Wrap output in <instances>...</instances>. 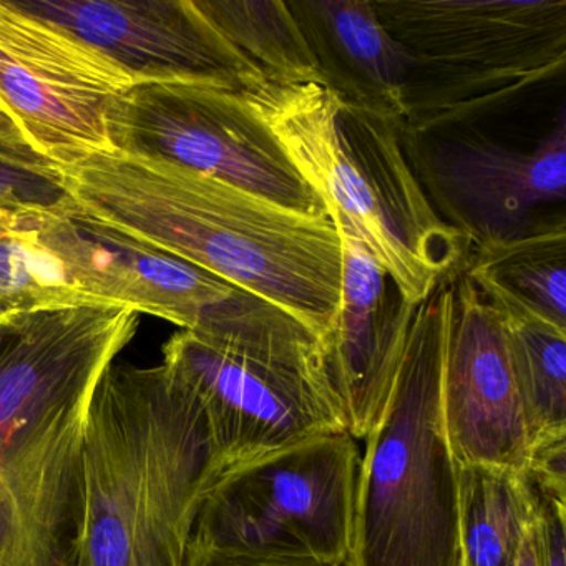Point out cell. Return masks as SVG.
Returning <instances> with one entry per match:
<instances>
[{
    "mask_svg": "<svg viewBox=\"0 0 566 566\" xmlns=\"http://www.w3.org/2000/svg\"><path fill=\"white\" fill-rule=\"evenodd\" d=\"M57 170L78 220L208 271L321 340L333 329L343 247L326 211L287 210L207 175L115 150Z\"/></svg>",
    "mask_w": 566,
    "mask_h": 566,
    "instance_id": "cell-1",
    "label": "cell"
},
{
    "mask_svg": "<svg viewBox=\"0 0 566 566\" xmlns=\"http://www.w3.org/2000/svg\"><path fill=\"white\" fill-rule=\"evenodd\" d=\"M218 476L193 394L165 364H112L82 430L75 566H185Z\"/></svg>",
    "mask_w": 566,
    "mask_h": 566,
    "instance_id": "cell-2",
    "label": "cell"
},
{
    "mask_svg": "<svg viewBox=\"0 0 566 566\" xmlns=\"http://www.w3.org/2000/svg\"><path fill=\"white\" fill-rule=\"evenodd\" d=\"M241 94L319 198L337 233L353 234L370 251L402 303H420L463 270L472 243L427 197L402 122L346 104L316 82H261Z\"/></svg>",
    "mask_w": 566,
    "mask_h": 566,
    "instance_id": "cell-3",
    "label": "cell"
},
{
    "mask_svg": "<svg viewBox=\"0 0 566 566\" xmlns=\"http://www.w3.org/2000/svg\"><path fill=\"white\" fill-rule=\"evenodd\" d=\"M452 276L412 306L386 407L360 457L349 566H459V480L442 413Z\"/></svg>",
    "mask_w": 566,
    "mask_h": 566,
    "instance_id": "cell-4",
    "label": "cell"
},
{
    "mask_svg": "<svg viewBox=\"0 0 566 566\" xmlns=\"http://www.w3.org/2000/svg\"><path fill=\"white\" fill-rule=\"evenodd\" d=\"M410 57L412 137L473 122L563 72L566 0H373Z\"/></svg>",
    "mask_w": 566,
    "mask_h": 566,
    "instance_id": "cell-5",
    "label": "cell"
},
{
    "mask_svg": "<svg viewBox=\"0 0 566 566\" xmlns=\"http://www.w3.org/2000/svg\"><path fill=\"white\" fill-rule=\"evenodd\" d=\"M360 453L347 432L310 437L227 470L191 539L237 555L349 562Z\"/></svg>",
    "mask_w": 566,
    "mask_h": 566,
    "instance_id": "cell-6",
    "label": "cell"
},
{
    "mask_svg": "<svg viewBox=\"0 0 566 566\" xmlns=\"http://www.w3.org/2000/svg\"><path fill=\"white\" fill-rule=\"evenodd\" d=\"M107 135L120 154L207 175L287 210L326 211L241 91L134 85L108 108Z\"/></svg>",
    "mask_w": 566,
    "mask_h": 566,
    "instance_id": "cell-7",
    "label": "cell"
},
{
    "mask_svg": "<svg viewBox=\"0 0 566 566\" xmlns=\"http://www.w3.org/2000/svg\"><path fill=\"white\" fill-rule=\"evenodd\" d=\"M164 357L203 410L220 475L310 437L347 432L324 359H258L191 331L171 336Z\"/></svg>",
    "mask_w": 566,
    "mask_h": 566,
    "instance_id": "cell-8",
    "label": "cell"
},
{
    "mask_svg": "<svg viewBox=\"0 0 566 566\" xmlns=\"http://www.w3.org/2000/svg\"><path fill=\"white\" fill-rule=\"evenodd\" d=\"M132 87L118 65L81 39L0 0V107L55 167L112 150L107 112Z\"/></svg>",
    "mask_w": 566,
    "mask_h": 566,
    "instance_id": "cell-9",
    "label": "cell"
},
{
    "mask_svg": "<svg viewBox=\"0 0 566 566\" xmlns=\"http://www.w3.org/2000/svg\"><path fill=\"white\" fill-rule=\"evenodd\" d=\"M138 316L120 306L0 313V462L38 439L62 410L92 396L137 334Z\"/></svg>",
    "mask_w": 566,
    "mask_h": 566,
    "instance_id": "cell-10",
    "label": "cell"
},
{
    "mask_svg": "<svg viewBox=\"0 0 566 566\" xmlns=\"http://www.w3.org/2000/svg\"><path fill=\"white\" fill-rule=\"evenodd\" d=\"M406 144L437 213L472 247L523 237L538 223L536 210L565 201V107L533 150L480 135L429 140L406 132Z\"/></svg>",
    "mask_w": 566,
    "mask_h": 566,
    "instance_id": "cell-11",
    "label": "cell"
},
{
    "mask_svg": "<svg viewBox=\"0 0 566 566\" xmlns=\"http://www.w3.org/2000/svg\"><path fill=\"white\" fill-rule=\"evenodd\" d=\"M18 4L111 59L134 85L205 84L243 92L264 82L201 12L197 0H28Z\"/></svg>",
    "mask_w": 566,
    "mask_h": 566,
    "instance_id": "cell-12",
    "label": "cell"
},
{
    "mask_svg": "<svg viewBox=\"0 0 566 566\" xmlns=\"http://www.w3.org/2000/svg\"><path fill=\"white\" fill-rule=\"evenodd\" d=\"M440 396L457 465L525 472L528 436L502 314L462 270L452 274Z\"/></svg>",
    "mask_w": 566,
    "mask_h": 566,
    "instance_id": "cell-13",
    "label": "cell"
},
{
    "mask_svg": "<svg viewBox=\"0 0 566 566\" xmlns=\"http://www.w3.org/2000/svg\"><path fill=\"white\" fill-rule=\"evenodd\" d=\"M120 306L148 314L144 290L97 224L61 205L0 203V313Z\"/></svg>",
    "mask_w": 566,
    "mask_h": 566,
    "instance_id": "cell-14",
    "label": "cell"
},
{
    "mask_svg": "<svg viewBox=\"0 0 566 566\" xmlns=\"http://www.w3.org/2000/svg\"><path fill=\"white\" fill-rule=\"evenodd\" d=\"M91 397L62 410L38 439L0 462V566H75L81 440Z\"/></svg>",
    "mask_w": 566,
    "mask_h": 566,
    "instance_id": "cell-15",
    "label": "cell"
},
{
    "mask_svg": "<svg viewBox=\"0 0 566 566\" xmlns=\"http://www.w3.org/2000/svg\"><path fill=\"white\" fill-rule=\"evenodd\" d=\"M323 85L340 101L406 120L410 57L380 22L373 0H287Z\"/></svg>",
    "mask_w": 566,
    "mask_h": 566,
    "instance_id": "cell-16",
    "label": "cell"
},
{
    "mask_svg": "<svg viewBox=\"0 0 566 566\" xmlns=\"http://www.w3.org/2000/svg\"><path fill=\"white\" fill-rule=\"evenodd\" d=\"M463 273L503 314L566 329V221L553 217L515 240L475 248Z\"/></svg>",
    "mask_w": 566,
    "mask_h": 566,
    "instance_id": "cell-17",
    "label": "cell"
},
{
    "mask_svg": "<svg viewBox=\"0 0 566 566\" xmlns=\"http://www.w3.org/2000/svg\"><path fill=\"white\" fill-rule=\"evenodd\" d=\"M459 566H518L536 493L525 472L457 465Z\"/></svg>",
    "mask_w": 566,
    "mask_h": 566,
    "instance_id": "cell-18",
    "label": "cell"
},
{
    "mask_svg": "<svg viewBox=\"0 0 566 566\" xmlns=\"http://www.w3.org/2000/svg\"><path fill=\"white\" fill-rule=\"evenodd\" d=\"M221 34L276 85L323 84L316 57L291 12L277 0H197Z\"/></svg>",
    "mask_w": 566,
    "mask_h": 566,
    "instance_id": "cell-19",
    "label": "cell"
},
{
    "mask_svg": "<svg viewBox=\"0 0 566 566\" xmlns=\"http://www.w3.org/2000/svg\"><path fill=\"white\" fill-rule=\"evenodd\" d=\"M502 314L530 450L566 439V329Z\"/></svg>",
    "mask_w": 566,
    "mask_h": 566,
    "instance_id": "cell-20",
    "label": "cell"
},
{
    "mask_svg": "<svg viewBox=\"0 0 566 566\" xmlns=\"http://www.w3.org/2000/svg\"><path fill=\"white\" fill-rule=\"evenodd\" d=\"M101 228L137 277L151 316L170 321L184 331H197L237 294L238 287L208 271Z\"/></svg>",
    "mask_w": 566,
    "mask_h": 566,
    "instance_id": "cell-21",
    "label": "cell"
},
{
    "mask_svg": "<svg viewBox=\"0 0 566 566\" xmlns=\"http://www.w3.org/2000/svg\"><path fill=\"white\" fill-rule=\"evenodd\" d=\"M65 200L67 195L54 164L0 150V203L61 205Z\"/></svg>",
    "mask_w": 566,
    "mask_h": 566,
    "instance_id": "cell-22",
    "label": "cell"
},
{
    "mask_svg": "<svg viewBox=\"0 0 566 566\" xmlns=\"http://www.w3.org/2000/svg\"><path fill=\"white\" fill-rule=\"evenodd\" d=\"M532 525L535 566H566V503L536 492Z\"/></svg>",
    "mask_w": 566,
    "mask_h": 566,
    "instance_id": "cell-23",
    "label": "cell"
},
{
    "mask_svg": "<svg viewBox=\"0 0 566 566\" xmlns=\"http://www.w3.org/2000/svg\"><path fill=\"white\" fill-rule=\"evenodd\" d=\"M525 473L536 492L566 503V439L530 450Z\"/></svg>",
    "mask_w": 566,
    "mask_h": 566,
    "instance_id": "cell-24",
    "label": "cell"
},
{
    "mask_svg": "<svg viewBox=\"0 0 566 566\" xmlns=\"http://www.w3.org/2000/svg\"><path fill=\"white\" fill-rule=\"evenodd\" d=\"M185 566H349L327 565L310 558H277V556L237 555V553L218 552L191 539L188 546Z\"/></svg>",
    "mask_w": 566,
    "mask_h": 566,
    "instance_id": "cell-25",
    "label": "cell"
},
{
    "mask_svg": "<svg viewBox=\"0 0 566 566\" xmlns=\"http://www.w3.org/2000/svg\"><path fill=\"white\" fill-rule=\"evenodd\" d=\"M0 148L15 151V154H25L29 150V144L24 135L19 130L11 115L2 107H0Z\"/></svg>",
    "mask_w": 566,
    "mask_h": 566,
    "instance_id": "cell-26",
    "label": "cell"
},
{
    "mask_svg": "<svg viewBox=\"0 0 566 566\" xmlns=\"http://www.w3.org/2000/svg\"><path fill=\"white\" fill-rule=\"evenodd\" d=\"M518 566H535V562H533L532 528L528 530V533H526L525 536V542H523Z\"/></svg>",
    "mask_w": 566,
    "mask_h": 566,
    "instance_id": "cell-27",
    "label": "cell"
}]
</instances>
